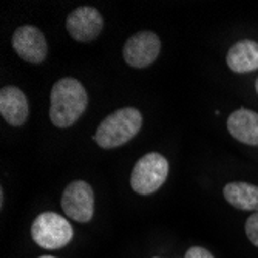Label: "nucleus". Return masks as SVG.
I'll list each match as a JSON object with an SVG mask.
<instances>
[{
    "label": "nucleus",
    "instance_id": "423d86ee",
    "mask_svg": "<svg viewBox=\"0 0 258 258\" xmlns=\"http://www.w3.org/2000/svg\"><path fill=\"white\" fill-rule=\"evenodd\" d=\"M161 51V40L152 31H139L124 45V60L133 68H146L153 63Z\"/></svg>",
    "mask_w": 258,
    "mask_h": 258
},
{
    "label": "nucleus",
    "instance_id": "1a4fd4ad",
    "mask_svg": "<svg viewBox=\"0 0 258 258\" xmlns=\"http://www.w3.org/2000/svg\"><path fill=\"white\" fill-rule=\"evenodd\" d=\"M28 101L23 91L17 87H4L0 90V113L4 119L13 125L20 127L28 119Z\"/></svg>",
    "mask_w": 258,
    "mask_h": 258
},
{
    "label": "nucleus",
    "instance_id": "6e6552de",
    "mask_svg": "<svg viewBox=\"0 0 258 258\" xmlns=\"http://www.w3.org/2000/svg\"><path fill=\"white\" fill-rule=\"evenodd\" d=\"M104 28L101 13L93 7H81L67 17V30L75 40L90 42L96 39Z\"/></svg>",
    "mask_w": 258,
    "mask_h": 258
},
{
    "label": "nucleus",
    "instance_id": "20e7f679",
    "mask_svg": "<svg viewBox=\"0 0 258 258\" xmlns=\"http://www.w3.org/2000/svg\"><path fill=\"white\" fill-rule=\"evenodd\" d=\"M31 237L43 249H60L72 241L73 227L67 218L54 212H43L31 226Z\"/></svg>",
    "mask_w": 258,
    "mask_h": 258
},
{
    "label": "nucleus",
    "instance_id": "9d476101",
    "mask_svg": "<svg viewBox=\"0 0 258 258\" xmlns=\"http://www.w3.org/2000/svg\"><path fill=\"white\" fill-rule=\"evenodd\" d=\"M227 130L240 143L258 146V113L247 108H238L229 116Z\"/></svg>",
    "mask_w": 258,
    "mask_h": 258
},
{
    "label": "nucleus",
    "instance_id": "9b49d317",
    "mask_svg": "<svg viewBox=\"0 0 258 258\" xmlns=\"http://www.w3.org/2000/svg\"><path fill=\"white\" fill-rule=\"evenodd\" d=\"M227 67L235 73H250L258 70V43L240 40L230 46L226 57Z\"/></svg>",
    "mask_w": 258,
    "mask_h": 258
},
{
    "label": "nucleus",
    "instance_id": "4468645a",
    "mask_svg": "<svg viewBox=\"0 0 258 258\" xmlns=\"http://www.w3.org/2000/svg\"><path fill=\"white\" fill-rule=\"evenodd\" d=\"M184 258H215V256L203 247H190Z\"/></svg>",
    "mask_w": 258,
    "mask_h": 258
},
{
    "label": "nucleus",
    "instance_id": "7ed1b4c3",
    "mask_svg": "<svg viewBox=\"0 0 258 258\" xmlns=\"http://www.w3.org/2000/svg\"><path fill=\"white\" fill-rule=\"evenodd\" d=\"M169 175V162L159 153H147L135 164L130 185L139 195H150L166 182Z\"/></svg>",
    "mask_w": 258,
    "mask_h": 258
},
{
    "label": "nucleus",
    "instance_id": "39448f33",
    "mask_svg": "<svg viewBox=\"0 0 258 258\" xmlns=\"http://www.w3.org/2000/svg\"><path fill=\"white\" fill-rule=\"evenodd\" d=\"M63 212L75 221L88 223L95 212V194L85 181H73L67 185L62 195Z\"/></svg>",
    "mask_w": 258,
    "mask_h": 258
},
{
    "label": "nucleus",
    "instance_id": "dca6fc26",
    "mask_svg": "<svg viewBox=\"0 0 258 258\" xmlns=\"http://www.w3.org/2000/svg\"><path fill=\"white\" fill-rule=\"evenodd\" d=\"M255 90H256V93H258V79H256V82H255Z\"/></svg>",
    "mask_w": 258,
    "mask_h": 258
},
{
    "label": "nucleus",
    "instance_id": "f257e3e1",
    "mask_svg": "<svg viewBox=\"0 0 258 258\" xmlns=\"http://www.w3.org/2000/svg\"><path fill=\"white\" fill-rule=\"evenodd\" d=\"M87 104V91L78 79H59L51 90V122L59 128L72 127L84 114Z\"/></svg>",
    "mask_w": 258,
    "mask_h": 258
},
{
    "label": "nucleus",
    "instance_id": "0eeeda50",
    "mask_svg": "<svg viewBox=\"0 0 258 258\" xmlns=\"http://www.w3.org/2000/svg\"><path fill=\"white\" fill-rule=\"evenodd\" d=\"M13 48L20 59L30 63H40L48 53L43 33L36 27H20L13 34Z\"/></svg>",
    "mask_w": 258,
    "mask_h": 258
},
{
    "label": "nucleus",
    "instance_id": "f8f14e48",
    "mask_svg": "<svg viewBox=\"0 0 258 258\" xmlns=\"http://www.w3.org/2000/svg\"><path fill=\"white\" fill-rule=\"evenodd\" d=\"M224 198L229 204L240 210H253L258 212V185L249 182H229L224 187Z\"/></svg>",
    "mask_w": 258,
    "mask_h": 258
},
{
    "label": "nucleus",
    "instance_id": "f03ea898",
    "mask_svg": "<svg viewBox=\"0 0 258 258\" xmlns=\"http://www.w3.org/2000/svg\"><path fill=\"white\" fill-rule=\"evenodd\" d=\"M143 127V116L139 110L125 107L108 114L99 124L93 139L102 149H114L127 144Z\"/></svg>",
    "mask_w": 258,
    "mask_h": 258
},
{
    "label": "nucleus",
    "instance_id": "2eb2a0df",
    "mask_svg": "<svg viewBox=\"0 0 258 258\" xmlns=\"http://www.w3.org/2000/svg\"><path fill=\"white\" fill-rule=\"evenodd\" d=\"M40 258H54V256H51V255H43V256H40Z\"/></svg>",
    "mask_w": 258,
    "mask_h": 258
},
{
    "label": "nucleus",
    "instance_id": "ddd939ff",
    "mask_svg": "<svg viewBox=\"0 0 258 258\" xmlns=\"http://www.w3.org/2000/svg\"><path fill=\"white\" fill-rule=\"evenodd\" d=\"M246 233L252 244L258 247V212L250 215L246 221Z\"/></svg>",
    "mask_w": 258,
    "mask_h": 258
}]
</instances>
